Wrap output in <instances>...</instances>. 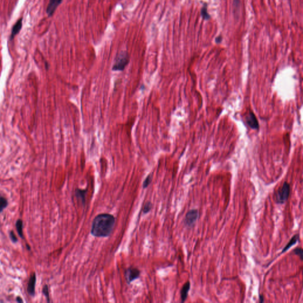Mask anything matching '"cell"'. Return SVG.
Listing matches in <instances>:
<instances>
[{"label":"cell","instance_id":"obj_11","mask_svg":"<svg viewBox=\"0 0 303 303\" xmlns=\"http://www.w3.org/2000/svg\"><path fill=\"white\" fill-rule=\"evenodd\" d=\"M190 287H191V284L190 282L189 281L187 282L184 285H183L181 290V298L182 303H184L187 300L188 294L190 290Z\"/></svg>","mask_w":303,"mask_h":303},{"label":"cell","instance_id":"obj_22","mask_svg":"<svg viewBox=\"0 0 303 303\" xmlns=\"http://www.w3.org/2000/svg\"><path fill=\"white\" fill-rule=\"evenodd\" d=\"M259 300H260V303H263L264 300V296L262 295H259Z\"/></svg>","mask_w":303,"mask_h":303},{"label":"cell","instance_id":"obj_17","mask_svg":"<svg viewBox=\"0 0 303 303\" xmlns=\"http://www.w3.org/2000/svg\"><path fill=\"white\" fill-rule=\"evenodd\" d=\"M152 175H149L145 179V180L143 182V188H146L148 187L149 184H151V182H152Z\"/></svg>","mask_w":303,"mask_h":303},{"label":"cell","instance_id":"obj_23","mask_svg":"<svg viewBox=\"0 0 303 303\" xmlns=\"http://www.w3.org/2000/svg\"><path fill=\"white\" fill-rule=\"evenodd\" d=\"M17 301L18 302H20V303H23V301L21 300V298L20 297H17Z\"/></svg>","mask_w":303,"mask_h":303},{"label":"cell","instance_id":"obj_2","mask_svg":"<svg viewBox=\"0 0 303 303\" xmlns=\"http://www.w3.org/2000/svg\"><path fill=\"white\" fill-rule=\"evenodd\" d=\"M130 61V56L125 51H122L116 56L115 62L113 66V71H122Z\"/></svg>","mask_w":303,"mask_h":303},{"label":"cell","instance_id":"obj_3","mask_svg":"<svg viewBox=\"0 0 303 303\" xmlns=\"http://www.w3.org/2000/svg\"><path fill=\"white\" fill-rule=\"evenodd\" d=\"M290 185L285 182L282 186L276 192L275 195L276 202L279 204H283L288 200L290 194Z\"/></svg>","mask_w":303,"mask_h":303},{"label":"cell","instance_id":"obj_18","mask_svg":"<svg viewBox=\"0 0 303 303\" xmlns=\"http://www.w3.org/2000/svg\"><path fill=\"white\" fill-rule=\"evenodd\" d=\"M294 253L300 256L301 260H303V250L301 248H297L294 250Z\"/></svg>","mask_w":303,"mask_h":303},{"label":"cell","instance_id":"obj_13","mask_svg":"<svg viewBox=\"0 0 303 303\" xmlns=\"http://www.w3.org/2000/svg\"><path fill=\"white\" fill-rule=\"evenodd\" d=\"M23 221L20 219L18 220L16 222V229L18 232L19 236L21 238H23Z\"/></svg>","mask_w":303,"mask_h":303},{"label":"cell","instance_id":"obj_9","mask_svg":"<svg viewBox=\"0 0 303 303\" xmlns=\"http://www.w3.org/2000/svg\"><path fill=\"white\" fill-rule=\"evenodd\" d=\"M22 21H23L22 18H20L18 21L16 23V24L14 25V26L13 27V29H12V31H11V36H10V40H11L14 39L15 36L17 35L18 33L20 32L21 27H22Z\"/></svg>","mask_w":303,"mask_h":303},{"label":"cell","instance_id":"obj_8","mask_svg":"<svg viewBox=\"0 0 303 303\" xmlns=\"http://www.w3.org/2000/svg\"><path fill=\"white\" fill-rule=\"evenodd\" d=\"M36 278L35 274H33L32 276H30L28 283V286H27V290L28 293L32 296H33L35 293V285H36Z\"/></svg>","mask_w":303,"mask_h":303},{"label":"cell","instance_id":"obj_7","mask_svg":"<svg viewBox=\"0 0 303 303\" xmlns=\"http://www.w3.org/2000/svg\"><path fill=\"white\" fill-rule=\"evenodd\" d=\"M246 123L252 129L256 130L259 128L258 120L252 112H250L249 114L246 116Z\"/></svg>","mask_w":303,"mask_h":303},{"label":"cell","instance_id":"obj_15","mask_svg":"<svg viewBox=\"0 0 303 303\" xmlns=\"http://www.w3.org/2000/svg\"><path fill=\"white\" fill-rule=\"evenodd\" d=\"M8 205L7 200L4 197H0V212L2 211Z\"/></svg>","mask_w":303,"mask_h":303},{"label":"cell","instance_id":"obj_16","mask_svg":"<svg viewBox=\"0 0 303 303\" xmlns=\"http://www.w3.org/2000/svg\"><path fill=\"white\" fill-rule=\"evenodd\" d=\"M152 207H153V205H152V204L151 202H147L144 204V207H143V213L144 214H146L148 212H149L151 210V209L152 208Z\"/></svg>","mask_w":303,"mask_h":303},{"label":"cell","instance_id":"obj_20","mask_svg":"<svg viewBox=\"0 0 303 303\" xmlns=\"http://www.w3.org/2000/svg\"><path fill=\"white\" fill-rule=\"evenodd\" d=\"M9 236H10L11 239L12 240V241H13V242H17V237L16 236L15 234L14 233V232H13V231H11V232H10V233H9Z\"/></svg>","mask_w":303,"mask_h":303},{"label":"cell","instance_id":"obj_1","mask_svg":"<svg viewBox=\"0 0 303 303\" xmlns=\"http://www.w3.org/2000/svg\"><path fill=\"white\" fill-rule=\"evenodd\" d=\"M115 222L116 219L111 214H98L92 222L91 233L95 237H108L113 232Z\"/></svg>","mask_w":303,"mask_h":303},{"label":"cell","instance_id":"obj_12","mask_svg":"<svg viewBox=\"0 0 303 303\" xmlns=\"http://www.w3.org/2000/svg\"><path fill=\"white\" fill-rule=\"evenodd\" d=\"M300 241V236H299V234H297L294 235V236L291 238V239L288 242V243L285 246V248L282 249L281 253H282L284 252H285L286 251H287L291 247H292L293 246L295 245L298 241Z\"/></svg>","mask_w":303,"mask_h":303},{"label":"cell","instance_id":"obj_14","mask_svg":"<svg viewBox=\"0 0 303 303\" xmlns=\"http://www.w3.org/2000/svg\"><path fill=\"white\" fill-rule=\"evenodd\" d=\"M201 13V16H202L203 18L205 20H209L210 18V16L208 13L207 12V6L206 4L204 6H203V7L202 8Z\"/></svg>","mask_w":303,"mask_h":303},{"label":"cell","instance_id":"obj_19","mask_svg":"<svg viewBox=\"0 0 303 303\" xmlns=\"http://www.w3.org/2000/svg\"><path fill=\"white\" fill-rule=\"evenodd\" d=\"M43 294H45L46 298H47V300L48 302L50 301L49 300V289H48V286L47 285H45L43 289Z\"/></svg>","mask_w":303,"mask_h":303},{"label":"cell","instance_id":"obj_6","mask_svg":"<svg viewBox=\"0 0 303 303\" xmlns=\"http://www.w3.org/2000/svg\"><path fill=\"white\" fill-rule=\"evenodd\" d=\"M63 0H49L46 13L49 17H52L54 15V13L61 4Z\"/></svg>","mask_w":303,"mask_h":303},{"label":"cell","instance_id":"obj_21","mask_svg":"<svg viewBox=\"0 0 303 303\" xmlns=\"http://www.w3.org/2000/svg\"><path fill=\"white\" fill-rule=\"evenodd\" d=\"M222 39H222V36H218V37H216V39H215V42H216L217 43H221V42H222Z\"/></svg>","mask_w":303,"mask_h":303},{"label":"cell","instance_id":"obj_5","mask_svg":"<svg viewBox=\"0 0 303 303\" xmlns=\"http://www.w3.org/2000/svg\"><path fill=\"white\" fill-rule=\"evenodd\" d=\"M140 272L136 267H130L127 269L125 271V278L128 284H130L135 279L140 277Z\"/></svg>","mask_w":303,"mask_h":303},{"label":"cell","instance_id":"obj_4","mask_svg":"<svg viewBox=\"0 0 303 303\" xmlns=\"http://www.w3.org/2000/svg\"><path fill=\"white\" fill-rule=\"evenodd\" d=\"M198 217H199V213L197 210L196 209L190 210L185 215L184 220L185 224L189 227H193L196 222Z\"/></svg>","mask_w":303,"mask_h":303},{"label":"cell","instance_id":"obj_10","mask_svg":"<svg viewBox=\"0 0 303 303\" xmlns=\"http://www.w3.org/2000/svg\"><path fill=\"white\" fill-rule=\"evenodd\" d=\"M87 189H77L75 190V196L80 201L81 204L83 205L85 204V196L87 194Z\"/></svg>","mask_w":303,"mask_h":303}]
</instances>
